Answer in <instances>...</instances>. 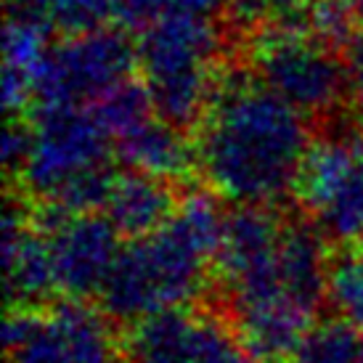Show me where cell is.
Wrapping results in <instances>:
<instances>
[{"mask_svg": "<svg viewBox=\"0 0 363 363\" xmlns=\"http://www.w3.org/2000/svg\"><path fill=\"white\" fill-rule=\"evenodd\" d=\"M30 157L16 183L32 204L48 202L72 181L111 164L114 141L91 106H43L30 111Z\"/></svg>", "mask_w": 363, "mask_h": 363, "instance_id": "obj_5", "label": "cell"}, {"mask_svg": "<svg viewBox=\"0 0 363 363\" xmlns=\"http://www.w3.org/2000/svg\"><path fill=\"white\" fill-rule=\"evenodd\" d=\"M0 250L11 308H40L53 292H59L51 244L27 196L9 194L0 225Z\"/></svg>", "mask_w": 363, "mask_h": 363, "instance_id": "obj_10", "label": "cell"}, {"mask_svg": "<svg viewBox=\"0 0 363 363\" xmlns=\"http://www.w3.org/2000/svg\"><path fill=\"white\" fill-rule=\"evenodd\" d=\"M294 196L326 242H363V117L311 141Z\"/></svg>", "mask_w": 363, "mask_h": 363, "instance_id": "obj_4", "label": "cell"}, {"mask_svg": "<svg viewBox=\"0 0 363 363\" xmlns=\"http://www.w3.org/2000/svg\"><path fill=\"white\" fill-rule=\"evenodd\" d=\"M51 32L38 11H9L3 32V106L9 117L32 111L38 77L51 51Z\"/></svg>", "mask_w": 363, "mask_h": 363, "instance_id": "obj_11", "label": "cell"}, {"mask_svg": "<svg viewBox=\"0 0 363 363\" xmlns=\"http://www.w3.org/2000/svg\"><path fill=\"white\" fill-rule=\"evenodd\" d=\"M178 202L181 199L175 196L170 181L128 167V172L114 175L104 202V215L125 239H138L170 220Z\"/></svg>", "mask_w": 363, "mask_h": 363, "instance_id": "obj_14", "label": "cell"}, {"mask_svg": "<svg viewBox=\"0 0 363 363\" xmlns=\"http://www.w3.org/2000/svg\"><path fill=\"white\" fill-rule=\"evenodd\" d=\"M355 19L358 13L353 0H311L305 13V27L323 43L342 48V43L355 32Z\"/></svg>", "mask_w": 363, "mask_h": 363, "instance_id": "obj_20", "label": "cell"}, {"mask_svg": "<svg viewBox=\"0 0 363 363\" xmlns=\"http://www.w3.org/2000/svg\"><path fill=\"white\" fill-rule=\"evenodd\" d=\"M114 149L128 167L152 172L164 181H186L199 170L196 138L191 141L186 128L162 120L160 114H154L141 128L122 135L114 143Z\"/></svg>", "mask_w": 363, "mask_h": 363, "instance_id": "obj_13", "label": "cell"}, {"mask_svg": "<svg viewBox=\"0 0 363 363\" xmlns=\"http://www.w3.org/2000/svg\"><path fill=\"white\" fill-rule=\"evenodd\" d=\"M218 194L181 196L162 228L128 239L99 300L114 321L133 323L172 308H189L207 286L223 239L225 215Z\"/></svg>", "mask_w": 363, "mask_h": 363, "instance_id": "obj_2", "label": "cell"}, {"mask_svg": "<svg viewBox=\"0 0 363 363\" xmlns=\"http://www.w3.org/2000/svg\"><path fill=\"white\" fill-rule=\"evenodd\" d=\"M286 363H363L358 326L340 315L308 326Z\"/></svg>", "mask_w": 363, "mask_h": 363, "instance_id": "obj_15", "label": "cell"}, {"mask_svg": "<svg viewBox=\"0 0 363 363\" xmlns=\"http://www.w3.org/2000/svg\"><path fill=\"white\" fill-rule=\"evenodd\" d=\"M342 67L347 82V101L363 117V27L342 43Z\"/></svg>", "mask_w": 363, "mask_h": 363, "instance_id": "obj_22", "label": "cell"}, {"mask_svg": "<svg viewBox=\"0 0 363 363\" xmlns=\"http://www.w3.org/2000/svg\"><path fill=\"white\" fill-rule=\"evenodd\" d=\"M353 6H355V13H358V21L363 24V0H353Z\"/></svg>", "mask_w": 363, "mask_h": 363, "instance_id": "obj_24", "label": "cell"}, {"mask_svg": "<svg viewBox=\"0 0 363 363\" xmlns=\"http://www.w3.org/2000/svg\"><path fill=\"white\" fill-rule=\"evenodd\" d=\"M326 300L340 318L363 329V242L342 244L329 255Z\"/></svg>", "mask_w": 363, "mask_h": 363, "instance_id": "obj_16", "label": "cell"}, {"mask_svg": "<svg viewBox=\"0 0 363 363\" xmlns=\"http://www.w3.org/2000/svg\"><path fill=\"white\" fill-rule=\"evenodd\" d=\"M250 363H260V361H255V358H252V361H250Z\"/></svg>", "mask_w": 363, "mask_h": 363, "instance_id": "obj_25", "label": "cell"}, {"mask_svg": "<svg viewBox=\"0 0 363 363\" xmlns=\"http://www.w3.org/2000/svg\"><path fill=\"white\" fill-rule=\"evenodd\" d=\"M138 67L162 120L191 130L220 77L215 19L167 11L138 35Z\"/></svg>", "mask_w": 363, "mask_h": 363, "instance_id": "obj_3", "label": "cell"}, {"mask_svg": "<svg viewBox=\"0 0 363 363\" xmlns=\"http://www.w3.org/2000/svg\"><path fill=\"white\" fill-rule=\"evenodd\" d=\"M311 0H228V13L239 27L247 30H268V27H289L308 30L305 13Z\"/></svg>", "mask_w": 363, "mask_h": 363, "instance_id": "obj_19", "label": "cell"}, {"mask_svg": "<svg viewBox=\"0 0 363 363\" xmlns=\"http://www.w3.org/2000/svg\"><path fill=\"white\" fill-rule=\"evenodd\" d=\"M91 109L99 117V122L106 128V133L111 135L114 143L120 141L122 135L141 128L143 122L152 120L157 114L146 82H135L133 77L125 80L122 85H117L106 96H101L96 104H91Z\"/></svg>", "mask_w": 363, "mask_h": 363, "instance_id": "obj_17", "label": "cell"}, {"mask_svg": "<svg viewBox=\"0 0 363 363\" xmlns=\"http://www.w3.org/2000/svg\"><path fill=\"white\" fill-rule=\"evenodd\" d=\"M35 218L51 244L56 289L64 297H74V300L99 297L120 257L122 233L111 225L106 215H96V212L43 215L35 210Z\"/></svg>", "mask_w": 363, "mask_h": 363, "instance_id": "obj_9", "label": "cell"}, {"mask_svg": "<svg viewBox=\"0 0 363 363\" xmlns=\"http://www.w3.org/2000/svg\"><path fill=\"white\" fill-rule=\"evenodd\" d=\"M32 146V122L24 117H9L3 130V164L11 181L19 178L24 162L30 157Z\"/></svg>", "mask_w": 363, "mask_h": 363, "instance_id": "obj_21", "label": "cell"}, {"mask_svg": "<svg viewBox=\"0 0 363 363\" xmlns=\"http://www.w3.org/2000/svg\"><path fill=\"white\" fill-rule=\"evenodd\" d=\"M111 315L88 300L64 297L45 308L56 363H122V342L111 329Z\"/></svg>", "mask_w": 363, "mask_h": 363, "instance_id": "obj_12", "label": "cell"}, {"mask_svg": "<svg viewBox=\"0 0 363 363\" xmlns=\"http://www.w3.org/2000/svg\"><path fill=\"white\" fill-rule=\"evenodd\" d=\"M252 355L220 318L172 308L130 323L122 363H250Z\"/></svg>", "mask_w": 363, "mask_h": 363, "instance_id": "obj_8", "label": "cell"}, {"mask_svg": "<svg viewBox=\"0 0 363 363\" xmlns=\"http://www.w3.org/2000/svg\"><path fill=\"white\" fill-rule=\"evenodd\" d=\"M117 6L120 0H38L35 11L53 32L72 38L109 27V21H117Z\"/></svg>", "mask_w": 363, "mask_h": 363, "instance_id": "obj_18", "label": "cell"}, {"mask_svg": "<svg viewBox=\"0 0 363 363\" xmlns=\"http://www.w3.org/2000/svg\"><path fill=\"white\" fill-rule=\"evenodd\" d=\"M167 13V0H120L117 6V24L128 32L149 30L154 21Z\"/></svg>", "mask_w": 363, "mask_h": 363, "instance_id": "obj_23", "label": "cell"}, {"mask_svg": "<svg viewBox=\"0 0 363 363\" xmlns=\"http://www.w3.org/2000/svg\"><path fill=\"white\" fill-rule=\"evenodd\" d=\"M311 149L300 111L252 69H220L212 101L196 125L199 172L233 204L276 207L294 194Z\"/></svg>", "mask_w": 363, "mask_h": 363, "instance_id": "obj_1", "label": "cell"}, {"mask_svg": "<svg viewBox=\"0 0 363 363\" xmlns=\"http://www.w3.org/2000/svg\"><path fill=\"white\" fill-rule=\"evenodd\" d=\"M250 64V69L303 117H326L347 99L342 56L308 30H260L252 38Z\"/></svg>", "mask_w": 363, "mask_h": 363, "instance_id": "obj_6", "label": "cell"}, {"mask_svg": "<svg viewBox=\"0 0 363 363\" xmlns=\"http://www.w3.org/2000/svg\"><path fill=\"white\" fill-rule=\"evenodd\" d=\"M135 67L138 45H133L128 30L120 24L72 35L61 45H51L38 77L32 109L96 104L130 80Z\"/></svg>", "mask_w": 363, "mask_h": 363, "instance_id": "obj_7", "label": "cell"}]
</instances>
